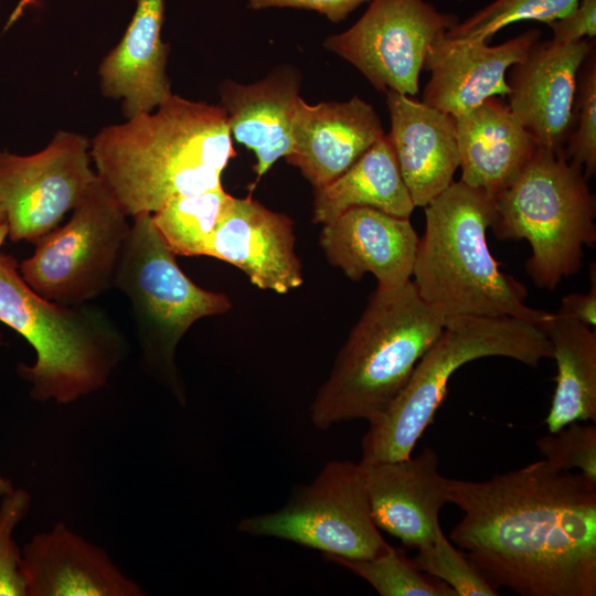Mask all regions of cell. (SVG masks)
Listing matches in <instances>:
<instances>
[{"label": "cell", "mask_w": 596, "mask_h": 596, "mask_svg": "<svg viewBox=\"0 0 596 596\" xmlns=\"http://www.w3.org/2000/svg\"><path fill=\"white\" fill-rule=\"evenodd\" d=\"M237 530L319 550L324 556L366 560L387 552L370 508L360 464L328 461L277 511L242 519Z\"/></svg>", "instance_id": "10"}, {"label": "cell", "mask_w": 596, "mask_h": 596, "mask_svg": "<svg viewBox=\"0 0 596 596\" xmlns=\"http://www.w3.org/2000/svg\"><path fill=\"white\" fill-rule=\"evenodd\" d=\"M595 40L573 43L538 40L510 67L508 106L539 147L564 152L574 120L579 70Z\"/></svg>", "instance_id": "13"}, {"label": "cell", "mask_w": 596, "mask_h": 596, "mask_svg": "<svg viewBox=\"0 0 596 596\" xmlns=\"http://www.w3.org/2000/svg\"><path fill=\"white\" fill-rule=\"evenodd\" d=\"M2 344H3V337L0 331V345ZM12 490H13L12 482L0 475V497H3L4 494L9 493Z\"/></svg>", "instance_id": "36"}, {"label": "cell", "mask_w": 596, "mask_h": 596, "mask_svg": "<svg viewBox=\"0 0 596 596\" xmlns=\"http://www.w3.org/2000/svg\"><path fill=\"white\" fill-rule=\"evenodd\" d=\"M565 156L584 169L587 179L596 174V55L585 58L577 81L574 120L564 148Z\"/></svg>", "instance_id": "30"}, {"label": "cell", "mask_w": 596, "mask_h": 596, "mask_svg": "<svg viewBox=\"0 0 596 596\" xmlns=\"http://www.w3.org/2000/svg\"><path fill=\"white\" fill-rule=\"evenodd\" d=\"M419 237L409 219L372 207H352L322 224L320 246L328 262L353 281L372 274L379 290L412 280Z\"/></svg>", "instance_id": "17"}, {"label": "cell", "mask_w": 596, "mask_h": 596, "mask_svg": "<svg viewBox=\"0 0 596 596\" xmlns=\"http://www.w3.org/2000/svg\"><path fill=\"white\" fill-rule=\"evenodd\" d=\"M583 168L564 152L538 147L518 177L493 196L490 228L500 240H526V272L553 290L582 266L596 242V198Z\"/></svg>", "instance_id": "7"}, {"label": "cell", "mask_w": 596, "mask_h": 596, "mask_svg": "<svg viewBox=\"0 0 596 596\" xmlns=\"http://www.w3.org/2000/svg\"><path fill=\"white\" fill-rule=\"evenodd\" d=\"M231 196L222 187L174 196L151 214L152 223L175 256H206L210 241Z\"/></svg>", "instance_id": "26"}, {"label": "cell", "mask_w": 596, "mask_h": 596, "mask_svg": "<svg viewBox=\"0 0 596 596\" xmlns=\"http://www.w3.org/2000/svg\"><path fill=\"white\" fill-rule=\"evenodd\" d=\"M0 321L35 352L34 363H19L17 371L39 402L68 404L103 389L125 353L102 312L44 299L23 279L17 259L1 252Z\"/></svg>", "instance_id": "5"}, {"label": "cell", "mask_w": 596, "mask_h": 596, "mask_svg": "<svg viewBox=\"0 0 596 596\" xmlns=\"http://www.w3.org/2000/svg\"><path fill=\"white\" fill-rule=\"evenodd\" d=\"M114 287L131 305L145 366L184 403L177 347L195 321L228 311V297L198 286L183 273L150 213L132 216Z\"/></svg>", "instance_id": "8"}, {"label": "cell", "mask_w": 596, "mask_h": 596, "mask_svg": "<svg viewBox=\"0 0 596 596\" xmlns=\"http://www.w3.org/2000/svg\"><path fill=\"white\" fill-rule=\"evenodd\" d=\"M91 141L58 130L39 152L0 150V203L12 242L36 243L56 228L96 180Z\"/></svg>", "instance_id": "12"}, {"label": "cell", "mask_w": 596, "mask_h": 596, "mask_svg": "<svg viewBox=\"0 0 596 596\" xmlns=\"http://www.w3.org/2000/svg\"><path fill=\"white\" fill-rule=\"evenodd\" d=\"M374 107L359 96L316 105L298 100L292 151L285 159L319 188L347 171L384 136Z\"/></svg>", "instance_id": "18"}, {"label": "cell", "mask_w": 596, "mask_h": 596, "mask_svg": "<svg viewBox=\"0 0 596 596\" xmlns=\"http://www.w3.org/2000/svg\"><path fill=\"white\" fill-rule=\"evenodd\" d=\"M445 321L412 280L393 290L376 289L315 396L313 425L328 429L340 422L380 416L440 336Z\"/></svg>", "instance_id": "4"}, {"label": "cell", "mask_w": 596, "mask_h": 596, "mask_svg": "<svg viewBox=\"0 0 596 596\" xmlns=\"http://www.w3.org/2000/svg\"><path fill=\"white\" fill-rule=\"evenodd\" d=\"M324 557L366 581L381 596H457L450 586L421 571L402 549L391 546L366 560Z\"/></svg>", "instance_id": "27"}, {"label": "cell", "mask_w": 596, "mask_h": 596, "mask_svg": "<svg viewBox=\"0 0 596 596\" xmlns=\"http://www.w3.org/2000/svg\"><path fill=\"white\" fill-rule=\"evenodd\" d=\"M97 177L62 227L35 243L19 264L26 284L44 299L79 306L110 289L131 224Z\"/></svg>", "instance_id": "9"}, {"label": "cell", "mask_w": 596, "mask_h": 596, "mask_svg": "<svg viewBox=\"0 0 596 596\" xmlns=\"http://www.w3.org/2000/svg\"><path fill=\"white\" fill-rule=\"evenodd\" d=\"M504 356L529 366L552 359L544 330L512 317L456 316L417 362L391 405L369 422L362 438L364 462L406 459L443 403L450 376L464 364Z\"/></svg>", "instance_id": "6"}, {"label": "cell", "mask_w": 596, "mask_h": 596, "mask_svg": "<svg viewBox=\"0 0 596 596\" xmlns=\"http://www.w3.org/2000/svg\"><path fill=\"white\" fill-rule=\"evenodd\" d=\"M541 39L530 29L497 45L475 39L437 40L426 54L423 70L430 73L423 103L457 117L489 97L508 96L507 71L521 62Z\"/></svg>", "instance_id": "14"}, {"label": "cell", "mask_w": 596, "mask_h": 596, "mask_svg": "<svg viewBox=\"0 0 596 596\" xmlns=\"http://www.w3.org/2000/svg\"><path fill=\"white\" fill-rule=\"evenodd\" d=\"M552 39L557 43H573L583 39L595 40L596 0H579L565 15L547 23Z\"/></svg>", "instance_id": "33"}, {"label": "cell", "mask_w": 596, "mask_h": 596, "mask_svg": "<svg viewBox=\"0 0 596 596\" xmlns=\"http://www.w3.org/2000/svg\"><path fill=\"white\" fill-rule=\"evenodd\" d=\"M590 288L586 294H570L562 298L558 312L588 326L596 324V265L589 266Z\"/></svg>", "instance_id": "35"}, {"label": "cell", "mask_w": 596, "mask_h": 596, "mask_svg": "<svg viewBox=\"0 0 596 596\" xmlns=\"http://www.w3.org/2000/svg\"><path fill=\"white\" fill-rule=\"evenodd\" d=\"M424 209L412 275L421 298L445 320L512 317L542 328L552 312L528 306L525 286L501 272L489 249L493 196L454 181Z\"/></svg>", "instance_id": "3"}, {"label": "cell", "mask_w": 596, "mask_h": 596, "mask_svg": "<svg viewBox=\"0 0 596 596\" xmlns=\"http://www.w3.org/2000/svg\"><path fill=\"white\" fill-rule=\"evenodd\" d=\"M371 0H248L254 10L267 8H294L316 11L329 21L339 23L360 4Z\"/></svg>", "instance_id": "34"}, {"label": "cell", "mask_w": 596, "mask_h": 596, "mask_svg": "<svg viewBox=\"0 0 596 596\" xmlns=\"http://www.w3.org/2000/svg\"><path fill=\"white\" fill-rule=\"evenodd\" d=\"M299 88L300 76L289 67L277 68L253 84L226 79L219 86L220 106L226 114L232 138L255 153V182L292 151Z\"/></svg>", "instance_id": "22"}, {"label": "cell", "mask_w": 596, "mask_h": 596, "mask_svg": "<svg viewBox=\"0 0 596 596\" xmlns=\"http://www.w3.org/2000/svg\"><path fill=\"white\" fill-rule=\"evenodd\" d=\"M425 0H371L348 30L323 42L379 91L415 96L428 49L457 23Z\"/></svg>", "instance_id": "11"}, {"label": "cell", "mask_w": 596, "mask_h": 596, "mask_svg": "<svg viewBox=\"0 0 596 596\" xmlns=\"http://www.w3.org/2000/svg\"><path fill=\"white\" fill-rule=\"evenodd\" d=\"M206 256L240 268L260 289L285 294L304 280L291 219L267 209L252 194L231 196Z\"/></svg>", "instance_id": "15"}, {"label": "cell", "mask_w": 596, "mask_h": 596, "mask_svg": "<svg viewBox=\"0 0 596 596\" xmlns=\"http://www.w3.org/2000/svg\"><path fill=\"white\" fill-rule=\"evenodd\" d=\"M556 361L557 374L551 408L545 417L549 433L574 422L596 423V332L561 312L543 323Z\"/></svg>", "instance_id": "25"}, {"label": "cell", "mask_w": 596, "mask_h": 596, "mask_svg": "<svg viewBox=\"0 0 596 596\" xmlns=\"http://www.w3.org/2000/svg\"><path fill=\"white\" fill-rule=\"evenodd\" d=\"M359 464L376 526L411 549L432 543L441 529L439 512L448 503L436 451L427 447L416 457Z\"/></svg>", "instance_id": "16"}, {"label": "cell", "mask_w": 596, "mask_h": 596, "mask_svg": "<svg viewBox=\"0 0 596 596\" xmlns=\"http://www.w3.org/2000/svg\"><path fill=\"white\" fill-rule=\"evenodd\" d=\"M579 0H494L447 32L453 39L489 42L502 28L520 21L550 23L568 13Z\"/></svg>", "instance_id": "28"}, {"label": "cell", "mask_w": 596, "mask_h": 596, "mask_svg": "<svg viewBox=\"0 0 596 596\" xmlns=\"http://www.w3.org/2000/svg\"><path fill=\"white\" fill-rule=\"evenodd\" d=\"M220 105L172 94L152 111L103 127L91 140L99 180L128 216L222 187L236 156Z\"/></svg>", "instance_id": "2"}, {"label": "cell", "mask_w": 596, "mask_h": 596, "mask_svg": "<svg viewBox=\"0 0 596 596\" xmlns=\"http://www.w3.org/2000/svg\"><path fill=\"white\" fill-rule=\"evenodd\" d=\"M6 236H8V224L3 207L0 203V247L3 244Z\"/></svg>", "instance_id": "37"}, {"label": "cell", "mask_w": 596, "mask_h": 596, "mask_svg": "<svg viewBox=\"0 0 596 596\" xmlns=\"http://www.w3.org/2000/svg\"><path fill=\"white\" fill-rule=\"evenodd\" d=\"M313 189V223H328L352 207H372L409 219L416 207L387 135L337 179Z\"/></svg>", "instance_id": "24"}, {"label": "cell", "mask_w": 596, "mask_h": 596, "mask_svg": "<svg viewBox=\"0 0 596 596\" xmlns=\"http://www.w3.org/2000/svg\"><path fill=\"white\" fill-rule=\"evenodd\" d=\"M163 21L164 0H136L123 38L99 65L102 94L123 100L126 119L155 110L173 94L167 73L170 49L161 39Z\"/></svg>", "instance_id": "21"}, {"label": "cell", "mask_w": 596, "mask_h": 596, "mask_svg": "<svg viewBox=\"0 0 596 596\" xmlns=\"http://www.w3.org/2000/svg\"><path fill=\"white\" fill-rule=\"evenodd\" d=\"M425 574L450 586L457 596H497V589L455 547L440 529L432 543L417 550L413 558Z\"/></svg>", "instance_id": "29"}, {"label": "cell", "mask_w": 596, "mask_h": 596, "mask_svg": "<svg viewBox=\"0 0 596 596\" xmlns=\"http://www.w3.org/2000/svg\"><path fill=\"white\" fill-rule=\"evenodd\" d=\"M26 596H142L106 551L56 522L21 550Z\"/></svg>", "instance_id": "19"}, {"label": "cell", "mask_w": 596, "mask_h": 596, "mask_svg": "<svg viewBox=\"0 0 596 596\" xmlns=\"http://www.w3.org/2000/svg\"><path fill=\"white\" fill-rule=\"evenodd\" d=\"M31 508V494L13 488L0 504V596H26L22 552L13 539L18 524Z\"/></svg>", "instance_id": "32"}, {"label": "cell", "mask_w": 596, "mask_h": 596, "mask_svg": "<svg viewBox=\"0 0 596 596\" xmlns=\"http://www.w3.org/2000/svg\"><path fill=\"white\" fill-rule=\"evenodd\" d=\"M544 459L561 470L578 469L596 481V425L574 422L536 440Z\"/></svg>", "instance_id": "31"}, {"label": "cell", "mask_w": 596, "mask_h": 596, "mask_svg": "<svg viewBox=\"0 0 596 596\" xmlns=\"http://www.w3.org/2000/svg\"><path fill=\"white\" fill-rule=\"evenodd\" d=\"M444 489L464 513L450 540L497 590L596 595V481L542 459Z\"/></svg>", "instance_id": "1"}, {"label": "cell", "mask_w": 596, "mask_h": 596, "mask_svg": "<svg viewBox=\"0 0 596 596\" xmlns=\"http://www.w3.org/2000/svg\"><path fill=\"white\" fill-rule=\"evenodd\" d=\"M391 118L387 135L394 156L417 207H425L453 182L459 168L456 119L451 115L387 91Z\"/></svg>", "instance_id": "20"}, {"label": "cell", "mask_w": 596, "mask_h": 596, "mask_svg": "<svg viewBox=\"0 0 596 596\" xmlns=\"http://www.w3.org/2000/svg\"><path fill=\"white\" fill-rule=\"evenodd\" d=\"M455 119L460 180L492 196L518 177L539 147L497 96Z\"/></svg>", "instance_id": "23"}]
</instances>
